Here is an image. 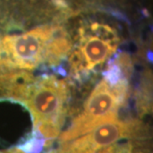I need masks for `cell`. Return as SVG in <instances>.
<instances>
[{"mask_svg":"<svg viewBox=\"0 0 153 153\" xmlns=\"http://www.w3.org/2000/svg\"><path fill=\"white\" fill-rule=\"evenodd\" d=\"M67 99L66 82L48 76L28 84L22 100L33 115L35 129L46 140L60 134Z\"/></svg>","mask_w":153,"mask_h":153,"instance_id":"obj_1","label":"cell"},{"mask_svg":"<svg viewBox=\"0 0 153 153\" xmlns=\"http://www.w3.org/2000/svg\"><path fill=\"white\" fill-rule=\"evenodd\" d=\"M80 34L79 50L71 57L76 74L89 72L102 65L116 51L118 41L112 28L96 22L88 27V33L82 28Z\"/></svg>","mask_w":153,"mask_h":153,"instance_id":"obj_4","label":"cell"},{"mask_svg":"<svg viewBox=\"0 0 153 153\" xmlns=\"http://www.w3.org/2000/svg\"><path fill=\"white\" fill-rule=\"evenodd\" d=\"M128 97V84L124 79L116 84L103 79L89 94L82 114L71 127L61 134L60 140L67 142L91 132L98 126L117 120V111Z\"/></svg>","mask_w":153,"mask_h":153,"instance_id":"obj_2","label":"cell"},{"mask_svg":"<svg viewBox=\"0 0 153 153\" xmlns=\"http://www.w3.org/2000/svg\"><path fill=\"white\" fill-rule=\"evenodd\" d=\"M58 27L44 26L21 35L0 39V71L33 70L43 61L49 63L50 44Z\"/></svg>","mask_w":153,"mask_h":153,"instance_id":"obj_3","label":"cell"}]
</instances>
